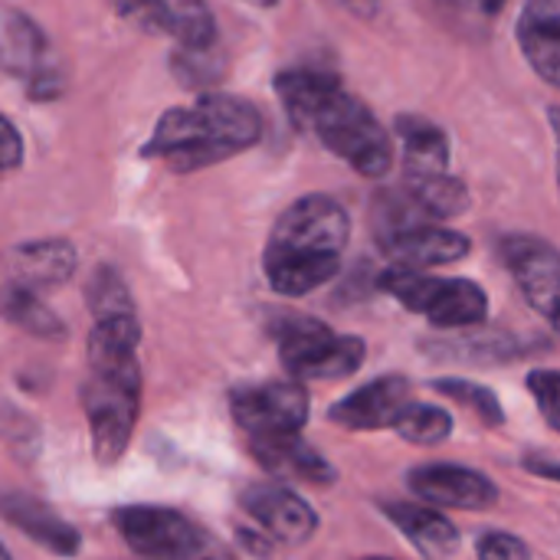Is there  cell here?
I'll return each instance as SVG.
<instances>
[{
    "mask_svg": "<svg viewBox=\"0 0 560 560\" xmlns=\"http://www.w3.org/2000/svg\"><path fill=\"white\" fill-rule=\"evenodd\" d=\"M289 118L312 131L331 154L364 177H384L394 164V138L377 115L322 66H295L276 75Z\"/></svg>",
    "mask_w": 560,
    "mask_h": 560,
    "instance_id": "1",
    "label": "cell"
},
{
    "mask_svg": "<svg viewBox=\"0 0 560 560\" xmlns=\"http://www.w3.org/2000/svg\"><path fill=\"white\" fill-rule=\"evenodd\" d=\"M351 236V220L341 200L328 194H305L272 223L262 272L272 292L302 299L331 282L341 269Z\"/></svg>",
    "mask_w": 560,
    "mask_h": 560,
    "instance_id": "2",
    "label": "cell"
},
{
    "mask_svg": "<svg viewBox=\"0 0 560 560\" xmlns=\"http://www.w3.org/2000/svg\"><path fill=\"white\" fill-rule=\"evenodd\" d=\"M262 138V112L226 92H203L194 105L171 108L158 118L141 158L161 161L177 174L220 164Z\"/></svg>",
    "mask_w": 560,
    "mask_h": 560,
    "instance_id": "3",
    "label": "cell"
},
{
    "mask_svg": "<svg viewBox=\"0 0 560 560\" xmlns=\"http://www.w3.org/2000/svg\"><path fill=\"white\" fill-rule=\"evenodd\" d=\"M89 374L79 400L92 433V453L102 466L125 456L141 413V368L135 351H85Z\"/></svg>",
    "mask_w": 560,
    "mask_h": 560,
    "instance_id": "4",
    "label": "cell"
},
{
    "mask_svg": "<svg viewBox=\"0 0 560 560\" xmlns=\"http://www.w3.org/2000/svg\"><path fill=\"white\" fill-rule=\"evenodd\" d=\"M112 525L141 560H233L207 528L164 505H125Z\"/></svg>",
    "mask_w": 560,
    "mask_h": 560,
    "instance_id": "5",
    "label": "cell"
},
{
    "mask_svg": "<svg viewBox=\"0 0 560 560\" xmlns=\"http://www.w3.org/2000/svg\"><path fill=\"white\" fill-rule=\"evenodd\" d=\"M381 289L436 328H476L489 318V295L472 279H440L427 269L390 266Z\"/></svg>",
    "mask_w": 560,
    "mask_h": 560,
    "instance_id": "6",
    "label": "cell"
},
{
    "mask_svg": "<svg viewBox=\"0 0 560 560\" xmlns=\"http://www.w3.org/2000/svg\"><path fill=\"white\" fill-rule=\"evenodd\" d=\"M279 358L292 381H341L361 371L368 345L358 335H338L318 318H285L276 325Z\"/></svg>",
    "mask_w": 560,
    "mask_h": 560,
    "instance_id": "7",
    "label": "cell"
},
{
    "mask_svg": "<svg viewBox=\"0 0 560 560\" xmlns=\"http://www.w3.org/2000/svg\"><path fill=\"white\" fill-rule=\"evenodd\" d=\"M230 413L249 440L302 433L308 423V390L302 381L243 384L230 394Z\"/></svg>",
    "mask_w": 560,
    "mask_h": 560,
    "instance_id": "8",
    "label": "cell"
},
{
    "mask_svg": "<svg viewBox=\"0 0 560 560\" xmlns=\"http://www.w3.org/2000/svg\"><path fill=\"white\" fill-rule=\"evenodd\" d=\"M112 10L144 33L171 36L180 49H213L217 20L207 0H108Z\"/></svg>",
    "mask_w": 560,
    "mask_h": 560,
    "instance_id": "9",
    "label": "cell"
},
{
    "mask_svg": "<svg viewBox=\"0 0 560 560\" xmlns=\"http://www.w3.org/2000/svg\"><path fill=\"white\" fill-rule=\"evenodd\" d=\"M0 69L23 79L30 98H52L62 89L43 30L20 10H0Z\"/></svg>",
    "mask_w": 560,
    "mask_h": 560,
    "instance_id": "10",
    "label": "cell"
},
{
    "mask_svg": "<svg viewBox=\"0 0 560 560\" xmlns=\"http://www.w3.org/2000/svg\"><path fill=\"white\" fill-rule=\"evenodd\" d=\"M505 269L515 276L525 302L548 322H558L560 302V256L555 243L541 236H505L499 243Z\"/></svg>",
    "mask_w": 560,
    "mask_h": 560,
    "instance_id": "11",
    "label": "cell"
},
{
    "mask_svg": "<svg viewBox=\"0 0 560 560\" xmlns=\"http://www.w3.org/2000/svg\"><path fill=\"white\" fill-rule=\"evenodd\" d=\"M381 249L394 266L404 269H433L459 262L472 253V240L459 230H446L430 220L400 223L390 230H381Z\"/></svg>",
    "mask_w": 560,
    "mask_h": 560,
    "instance_id": "12",
    "label": "cell"
},
{
    "mask_svg": "<svg viewBox=\"0 0 560 560\" xmlns=\"http://www.w3.org/2000/svg\"><path fill=\"white\" fill-rule=\"evenodd\" d=\"M407 486L417 499L433 509H459V512H489L499 505V486L466 466L430 463L407 472Z\"/></svg>",
    "mask_w": 560,
    "mask_h": 560,
    "instance_id": "13",
    "label": "cell"
},
{
    "mask_svg": "<svg viewBox=\"0 0 560 560\" xmlns=\"http://www.w3.org/2000/svg\"><path fill=\"white\" fill-rule=\"evenodd\" d=\"M240 505L269 535V541L305 545L318 532L315 509L299 492H292L289 486H272V482L246 486L240 495Z\"/></svg>",
    "mask_w": 560,
    "mask_h": 560,
    "instance_id": "14",
    "label": "cell"
},
{
    "mask_svg": "<svg viewBox=\"0 0 560 560\" xmlns=\"http://www.w3.org/2000/svg\"><path fill=\"white\" fill-rule=\"evenodd\" d=\"M413 400V387L407 377H397V374H387V377H377L358 390H351L348 397H341L331 410H328V420L341 430H354V433H364V430H384V427H394L397 417L404 413V407Z\"/></svg>",
    "mask_w": 560,
    "mask_h": 560,
    "instance_id": "15",
    "label": "cell"
},
{
    "mask_svg": "<svg viewBox=\"0 0 560 560\" xmlns=\"http://www.w3.org/2000/svg\"><path fill=\"white\" fill-rule=\"evenodd\" d=\"M0 518L56 558H75L82 551V535L75 532V525L59 518L46 502L33 495L0 492Z\"/></svg>",
    "mask_w": 560,
    "mask_h": 560,
    "instance_id": "16",
    "label": "cell"
},
{
    "mask_svg": "<svg viewBox=\"0 0 560 560\" xmlns=\"http://www.w3.org/2000/svg\"><path fill=\"white\" fill-rule=\"evenodd\" d=\"M249 450L259 459V466L279 479H295V482H308V486H335L338 482V469L312 443H305L302 433L249 440Z\"/></svg>",
    "mask_w": 560,
    "mask_h": 560,
    "instance_id": "17",
    "label": "cell"
},
{
    "mask_svg": "<svg viewBox=\"0 0 560 560\" xmlns=\"http://www.w3.org/2000/svg\"><path fill=\"white\" fill-rule=\"evenodd\" d=\"M7 266H10V282L39 292L69 282L79 266V256L69 240L52 236V240H30L13 246L7 253Z\"/></svg>",
    "mask_w": 560,
    "mask_h": 560,
    "instance_id": "18",
    "label": "cell"
},
{
    "mask_svg": "<svg viewBox=\"0 0 560 560\" xmlns=\"http://www.w3.org/2000/svg\"><path fill=\"white\" fill-rule=\"evenodd\" d=\"M381 512L423 560H453L459 555V528L433 505L384 502Z\"/></svg>",
    "mask_w": 560,
    "mask_h": 560,
    "instance_id": "19",
    "label": "cell"
},
{
    "mask_svg": "<svg viewBox=\"0 0 560 560\" xmlns=\"http://www.w3.org/2000/svg\"><path fill=\"white\" fill-rule=\"evenodd\" d=\"M515 33L528 66L548 85H560V0H525Z\"/></svg>",
    "mask_w": 560,
    "mask_h": 560,
    "instance_id": "20",
    "label": "cell"
},
{
    "mask_svg": "<svg viewBox=\"0 0 560 560\" xmlns=\"http://www.w3.org/2000/svg\"><path fill=\"white\" fill-rule=\"evenodd\" d=\"M394 131L404 144V177L446 174L450 167V138L440 125L420 115H397Z\"/></svg>",
    "mask_w": 560,
    "mask_h": 560,
    "instance_id": "21",
    "label": "cell"
},
{
    "mask_svg": "<svg viewBox=\"0 0 560 560\" xmlns=\"http://www.w3.org/2000/svg\"><path fill=\"white\" fill-rule=\"evenodd\" d=\"M417 217L436 223V220H450L469 210V190L463 180L450 177V174H423V177H407L404 194H400Z\"/></svg>",
    "mask_w": 560,
    "mask_h": 560,
    "instance_id": "22",
    "label": "cell"
},
{
    "mask_svg": "<svg viewBox=\"0 0 560 560\" xmlns=\"http://www.w3.org/2000/svg\"><path fill=\"white\" fill-rule=\"evenodd\" d=\"M0 315L33 338H43V341L66 338V325L59 322V315L39 299V292L26 285H16V282L0 285Z\"/></svg>",
    "mask_w": 560,
    "mask_h": 560,
    "instance_id": "23",
    "label": "cell"
},
{
    "mask_svg": "<svg viewBox=\"0 0 560 560\" xmlns=\"http://www.w3.org/2000/svg\"><path fill=\"white\" fill-rule=\"evenodd\" d=\"M390 430H397V436L413 443V446H440L453 433V417L443 407H430V404L410 400Z\"/></svg>",
    "mask_w": 560,
    "mask_h": 560,
    "instance_id": "24",
    "label": "cell"
},
{
    "mask_svg": "<svg viewBox=\"0 0 560 560\" xmlns=\"http://www.w3.org/2000/svg\"><path fill=\"white\" fill-rule=\"evenodd\" d=\"M85 305L92 312V318H112V315H131L135 302L128 292V282L121 279L118 269L112 266H98L85 285Z\"/></svg>",
    "mask_w": 560,
    "mask_h": 560,
    "instance_id": "25",
    "label": "cell"
},
{
    "mask_svg": "<svg viewBox=\"0 0 560 560\" xmlns=\"http://www.w3.org/2000/svg\"><path fill=\"white\" fill-rule=\"evenodd\" d=\"M433 390L443 394V397H450V400H456V404H463V407H469L482 420V427H492L495 430V427L505 423V410H502L495 390H489V387H482L476 381L443 377V381H433Z\"/></svg>",
    "mask_w": 560,
    "mask_h": 560,
    "instance_id": "26",
    "label": "cell"
},
{
    "mask_svg": "<svg viewBox=\"0 0 560 560\" xmlns=\"http://www.w3.org/2000/svg\"><path fill=\"white\" fill-rule=\"evenodd\" d=\"M430 351H446L456 361H472V364H492V361H505V358H522V348L515 345V338H502V335H486V338H466V341H450V345H433Z\"/></svg>",
    "mask_w": 560,
    "mask_h": 560,
    "instance_id": "27",
    "label": "cell"
},
{
    "mask_svg": "<svg viewBox=\"0 0 560 560\" xmlns=\"http://www.w3.org/2000/svg\"><path fill=\"white\" fill-rule=\"evenodd\" d=\"M528 390H532V397L538 400V410H541L545 423H548L551 430H560V417H558L560 377H558V371H535V374H528Z\"/></svg>",
    "mask_w": 560,
    "mask_h": 560,
    "instance_id": "28",
    "label": "cell"
},
{
    "mask_svg": "<svg viewBox=\"0 0 560 560\" xmlns=\"http://www.w3.org/2000/svg\"><path fill=\"white\" fill-rule=\"evenodd\" d=\"M476 558L479 560H532V548L509 532H489L479 538L476 545Z\"/></svg>",
    "mask_w": 560,
    "mask_h": 560,
    "instance_id": "29",
    "label": "cell"
},
{
    "mask_svg": "<svg viewBox=\"0 0 560 560\" xmlns=\"http://www.w3.org/2000/svg\"><path fill=\"white\" fill-rule=\"evenodd\" d=\"M23 164V138L16 131V125L0 115V177L16 171Z\"/></svg>",
    "mask_w": 560,
    "mask_h": 560,
    "instance_id": "30",
    "label": "cell"
},
{
    "mask_svg": "<svg viewBox=\"0 0 560 560\" xmlns=\"http://www.w3.org/2000/svg\"><path fill=\"white\" fill-rule=\"evenodd\" d=\"M522 466H525L528 472H535V476L548 479V482H558L560 479L558 456H555L551 450H535V453H525Z\"/></svg>",
    "mask_w": 560,
    "mask_h": 560,
    "instance_id": "31",
    "label": "cell"
},
{
    "mask_svg": "<svg viewBox=\"0 0 560 560\" xmlns=\"http://www.w3.org/2000/svg\"><path fill=\"white\" fill-rule=\"evenodd\" d=\"M440 3H450V7H456V10L479 13V16H495L509 0H440Z\"/></svg>",
    "mask_w": 560,
    "mask_h": 560,
    "instance_id": "32",
    "label": "cell"
},
{
    "mask_svg": "<svg viewBox=\"0 0 560 560\" xmlns=\"http://www.w3.org/2000/svg\"><path fill=\"white\" fill-rule=\"evenodd\" d=\"M345 3H348L354 13H361V16H371V13L377 10V3H381V0H345Z\"/></svg>",
    "mask_w": 560,
    "mask_h": 560,
    "instance_id": "33",
    "label": "cell"
},
{
    "mask_svg": "<svg viewBox=\"0 0 560 560\" xmlns=\"http://www.w3.org/2000/svg\"><path fill=\"white\" fill-rule=\"evenodd\" d=\"M249 3H256V7H276L279 0H249Z\"/></svg>",
    "mask_w": 560,
    "mask_h": 560,
    "instance_id": "34",
    "label": "cell"
},
{
    "mask_svg": "<svg viewBox=\"0 0 560 560\" xmlns=\"http://www.w3.org/2000/svg\"><path fill=\"white\" fill-rule=\"evenodd\" d=\"M0 560H13V558H10V551H7L3 545H0Z\"/></svg>",
    "mask_w": 560,
    "mask_h": 560,
    "instance_id": "35",
    "label": "cell"
}]
</instances>
